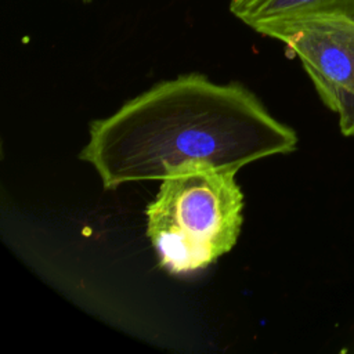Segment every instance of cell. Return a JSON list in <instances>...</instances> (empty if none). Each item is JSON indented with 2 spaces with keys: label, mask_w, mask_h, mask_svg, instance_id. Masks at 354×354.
<instances>
[{
  "label": "cell",
  "mask_w": 354,
  "mask_h": 354,
  "mask_svg": "<svg viewBox=\"0 0 354 354\" xmlns=\"http://www.w3.org/2000/svg\"><path fill=\"white\" fill-rule=\"evenodd\" d=\"M80 1H82V3H84V4H88V3H91L93 0H80Z\"/></svg>",
  "instance_id": "obj_5"
},
{
  "label": "cell",
  "mask_w": 354,
  "mask_h": 354,
  "mask_svg": "<svg viewBox=\"0 0 354 354\" xmlns=\"http://www.w3.org/2000/svg\"><path fill=\"white\" fill-rule=\"evenodd\" d=\"M296 145L295 130L241 83L187 73L94 120L79 158L94 167L104 188L113 189L196 169L236 173L254 160L290 153Z\"/></svg>",
  "instance_id": "obj_1"
},
{
  "label": "cell",
  "mask_w": 354,
  "mask_h": 354,
  "mask_svg": "<svg viewBox=\"0 0 354 354\" xmlns=\"http://www.w3.org/2000/svg\"><path fill=\"white\" fill-rule=\"evenodd\" d=\"M299 58L322 102L339 116L340 131L354 136V19L308 15L267 28Z\"/></svg>",
  "instance_id": "obj_3"
},
{
  "label": "cell",
  "mask_w": 354,
  "mask_h": 354,
  "mask_svg": "<svg viewBox=\"0 0 354 354\" xmlns=\"http://www.w3.org/2000/svg\"><path fill=\"white\" fill-rule=\"evenodd\" d=\"M234 171L196 169L162 180L147 206V235L170 274L206 268L236 243L243 194Z\"/></svg>",
  "instance_id": "obj_2"
},
{
  "label": "cell",
  "mask_w": 354,
  "mask_h": 354,
  "mask_svg": "<svg viewBox=\"0 0 354 354\" xmlns=\"http://www.w3.org/2000/svg\"><path fill=\"white\" fill-rule=\"evenodd\" d=\"M230 12L261 35L267 28L308 15H339L354 19V0H230Z\"/></svg>",
  "instance_id": "obj_4"
}]
</instances>
